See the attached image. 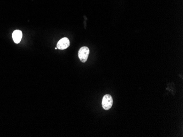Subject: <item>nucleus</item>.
I'll return each instance as SVG.
<instances>
[{"mask_svg": "<svg viewBox=\"0 0 183 137\" xmlns=\"http://www.w3.org/2000/svg\"><path fill=\"white\" fill-rule=\"evenodd\" d=\"M113 104V99L112 96L109 94H105L102 100V106L104 110H108L111 109Z\"/></svg>", "mask_w": 183, "mask_h": 137, "instance_id": "f257e3e1", "label": "nucleus"}, {"mask_svg": "<svg viewBox=\"0 0 183 137\" xmlns=\"http://www.w3.org/2000/svg\"><path fill=\"white\" fill-rule=\"evenodd\" d=\"M89 54V49L87 47H82L79 51V57L82 63H85L87 61Z\"/></svg>", "mask_w": 183, "mask_h": 137, "instance_id": "f03ea898", "label": "nucleus"}, {"mask_svg": "<svg viewBox=\"0 0 183 137\" xmlns=\"http://www.w3.org/2000/svg\"><path fill=\"white\" fill-rule=\"evenodd\" d=\"M70 41L67 37L63 38L57 44V48L60 50H64L70 46Z\"/></svg>", "mask_w": 183, "mask_h": 137, "instance_id": "7ed1b4c3", "label": "nucleus"}, {"mask_svg": "<svg viewBox=\"0 0 183 137\" xmlns=\"http://www.w3.org/2000/svg\"><path fill=\"white\" fill-rule=\"evenodd\" d=\"M23 37L22 32L20 30H15L12 34L13 39L15 43L18 44L21 41Z\"/></svg>", "mask_w": 183, "mask_h": 137, "instance_id": "20e7f679", "label": "nucleus"}]
</instances>
